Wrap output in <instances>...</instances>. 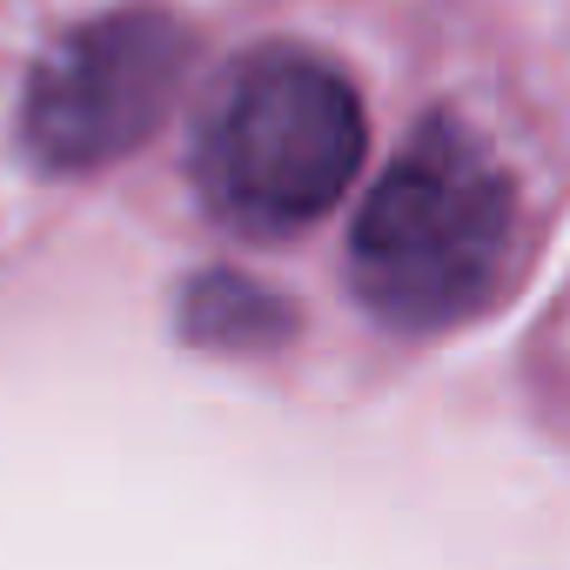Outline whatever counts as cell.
<instances>
[{
    "label": "cell",
    "mask_w": 570,
    "mask_h": 570,
    "mask_svg": "<svg viewBox=\"0 0 570 570\" xmlns=\"http://www.w3.org/2000/svg\"><path fill=\"white\" fill-rule=\"evenodd\" d=\"M370 155L356 81L316 48L275 41L228 61L195 128V188L242 235L323 222Z\"/></svg>",
    "instance_id": "7a4b0ae2"
},
{
    "label": "cell",
    "mask_w": 570,
    "mask_h": 570,
    "mask_svg": "<svg viewBox=\"0 0 570 570\" xmlns=\"http://www.w3.org/2000/svg\"><path fill=\"white\" fill-rule=\"evenodd\" d=\"M517 255V181L456 115H430L390 155L350 228L356 296L376 323L403 336H436L483 316L510 289Z\"/></svg>",
    "instance_id": "6da1fadb"
},
{
    "label": "cell",
    "mask_w": 570,
    "mask_h": 570,
    "mask_svg": "<svg viewBox=\"0 0 570 570\" xmlns=\"http://www.w3.org/2000/svg\"><path fill=\"white\" fill-rule=\"evenodd\" d=\"M195 35L168 8H108L81 28H68L28 75L21 101V141L48 175H95L121 155H135L181 75H188Z\"/></svg>",
    "instance_id": "3957f363"
},
{
    "label": "cell",
    "mask_w": 570,
    "mask_h": 570,
    "mask_svg": "<svg viewBox=\"0 0 570 570\" xmlns=\"http://www.w3.org/2000/svg\"><path fill=\"white\" fill-rule=\"evenodd\" d=\"M181 330L188 343L202 350H222V356H255V350H275L289 343L296 330V309L282 303L275 289L235 275V268H202L181 296Z\"/></svg>",
    "instance_id": "277c9868"
}]
</instances>
